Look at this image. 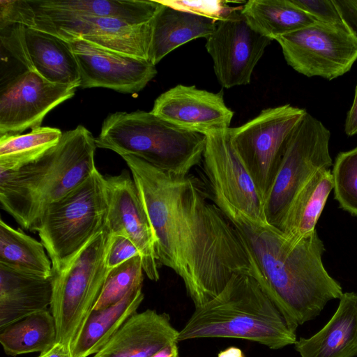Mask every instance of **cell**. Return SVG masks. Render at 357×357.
Instances as JSON below:
<instances>
[{
  "label": "cell",
  "instance_id": "cell-4",
  "mask_svg": "<svg viewBox=\"0 0 357 357\" xmlns=\"http://www.w3.org/2000/svg\"><path fill=\"white\" fill-rule=\"evenodd\" d=\"M205 337L244 339L272 349L297 340L274 302L246 274L234 275L216 297L195 308L177 342Z\"/></svg>",
  "mask_w": 357,
  "mask_h": 357
},
{
  "label": "cell",
  "instance_id": "cell-27",
  "mask_svg": "<svg viewBox=\"0 0 357 357\" xmlns=\"http://www.w3.org/2000/svg\"><path fill=\"white\" fill-rule=\"evenodd\" d=\"M41 242L0 220V264L25 274L50 278L51 260Z\"/></svg>",
  "mask_w": 357,
  "mask_h": 357
},
{
  "label": "cell",
  "instance_id": "cell-30",
  "mask_svg": "<svg viewBox=\"0 0 357 357\" xmlns=\"http://www.w3.org/2000/svg\"><path fill=\"white\" fill-rule=\"evenodd\" d=\"M143 272L140 256L110 270L93 310L109 307L119 302L132 289L142 287Z\"/></svg>",
  "mask_w": 357,
  "mask_h": 357
},
{
  "label": "cell",
  "instance_id": "cell-18",
  "mask_svg": "<svg viewBox=\"0 0 357 357\" xmlns=\"http://www.w3.org/2000/svg\"><path fill=\"white\" fill-rule=\"evenodd\" d=\"M151 112L178 128L206 136L229 128L234 116L222 93L183 84L160 94Z\"/></svg>",
  "mask_w": 357,
  "mask_h": 357
},
{
  "label": "cell",
  "instance_id": "cell-17",
  "mask_svg": "<svg viewBox=\"0 0 357 357\" xmlns=\"http://www.w3.org/2000/svg\"><path fill=\"white\" fill-rule=\"evenodd\" d=\"M108 211L107 226L112 235H122L137 248L146 275L160 278L152 227L140 199L137 186L128 171L105 176Z\"/></svg>",
  "mask_w": 357,
  "mask_h": 357
},
{
  "label": "cell",
  "instance_id": "cell-7",
  "mask_svg": "<svg viewBox=\"0 0 357 357\" xmlns=\"http://www.w3.org/2000/svg\"><path fill=\"white\" fill-rule=\"evenodd\" d=\"M105 176L96 169L81 185L49 205L37 231L51 260L52 271L65 267L107 224Z\"/></svg>",
  "mask_w": 357,
  "mask_h": 357
},
{
  "label": "cell",
  "instance_id": "cell-12",
  "mask_svg": "<svg viewBox=\"0 0 357 357\" xmlns=\"http://www.w3.org/2000/svg\"><path fill=\"white\" fill-rule=\"evenodd\" d=\"M241 9L218 21L205 45L215 76L226 89L250 84L257 63L272 41L250 26Z\"/></svg>",
  "mask_w": 357,
  "mask_h": 357
},
{
  "label": "cell",
  "instance_id": "cell-35",
  "mask_svg": "<svg viewBox=\"0 0 357 357\" xmlns=\"http://www.w3.org/2000/svg\"><path fill=\"white\" fill-rule=\"evenodd\" d=\"M349 33L357 40V0H333Z\"/></svg>",
  "mask_w": 357,
  "mask_h": 357
},
{
  "label": "cell",
  "instance_id": "cell-6",
  "mask_svg": "<svg viewBox=\"0 0 357 357\" xmlns=\"http://www.w3.org/2000/svg\"><path fill=\"white\" fill-rule=\"evenodd\" d=\"M112 236L106 224L65 267L52 271L50 312L55 321L56 342L63 344L70 353L109 273L106 259Z\"/></svg>",
  "mask_w": 357,
  "mask_h": 357
},
{
  "label": "cell",
  "instance_id": "cell-20",
  "mask_svg": "<svg viewBox=\"0 0 357 357\" xmlns=\"http://www.w3.org/2000/svg\"><path fill=\"white\" fill-rule=\"evenodd\" d=\"M339 299L336 311L320 331L295 342L301 357L357 356V294L345 292Z\"/></svg>",
  "mask_w": 357,
  "mask_h": 357
},
{
  "label": "cell",
  "instance_id": "cell-29",
  "mask_svg": "<svg viewBox=\"0 0 357 357\" xmlns=\"http://www.w3.org/2000/svg\"><path fill=\"white\" fill-rule=\"evenodd\" d=\"M62 135L59 128L40 126L26 134L0 135V172L35 162L56 146Z\"/></svg>",
  "mask_w": 357,
  "mask_h": 357
},
{
  "label": "cell",
  "instance_id": "cell-13",
  "mask_svg": "<svg viewBox=\"0 0 357 357\" xmlns=\"http://www.w3.org/2000/svg\"><path fill=\"white\" fill-rule=\"evenodd\" d=\"M33 22V28L66 41L84 40L149 61L152 20L135 24L114 17L34 15Z\"/></svg>",
  "mask_w": 357,
  "mask_h": 357
},
{
  "label": "cell",
  "instance_id": "cell-22",
  "mask_svg": "<svg viewBox=\"0 0 357 357\" xmlns=\"http://www.w3.org/2000/svg\"><path fill=\"white\" fill-rule=\"evenodd\" d=\"M37 16L114 17L140 24L151 21L161 3L149 0H27Z\"/></svg>",
  "mask_w": 357,
  "mask_h": 357
},
{
  "label": "cell",
  "instance_id": "cell-2",
  "mask_svg": "<svg viewBox=\"0 0 357 357\" xmlns=\"http://www.w3.org/2000/svg\"><path fill=\"white\" fill-rule=\"evenodd\" d=\"M227 219L248 254L252 277L293 332L319 316L328 301L341 297L340 284L323 264L325 247L316 230L294 242L273 225L258 226L241 217Z\"/></svg>",
  "mask_w": 357,
  "mask_h": 357
},
{
  "label": "cell",
  "instance_id": "cell-16",
  "mask_svg": "<svg viewBox=\"0 0 357 357\" xmlns=\"http://www.w3.org/2000/svg\"><path fill=\"white\" fill-rule=\"evenodd\" d=\"M77 59L82 89L102 87L121 93L142 91L157 74L150 61L84 40L68 41Z\"/></svg>",
  "mask_w": 357,
  "mask_h": 357
},
{
  "label": "cell",
  "instance_id": "cell-19",
  "mask_svg": "<svg viewBox=\"0 0 357 357\" xmlns=\"http://www.w3.org/2000/svg\"><path fill=\"white\" fill-rule=\"evenodd\" d=\"M168 314L146 310L132 314L93 357H151L176 342Z\"/></svg>",
  "mask_w": 357,
  "mask_h": 357
},
{
  "label": "cell",
  "instance_id": "cell-3",
  "mask_svg": "<svg viewBox=\"0 0 357 357\" xmlns=\"http://www.w3.org/2000/svg\"><path fill=\"white\" fill-rule=\"evenodd\" d=\"M96 138L83 126L63 132L59 143L23 167L0 172L2 208L34 231L47 207L81 185L96 169Z\"/></svg>",
  "mask_w": 357,
  "mask_h": 357
},
{
  "label": "cell",
  "instance_id": "cell-36",
  "mask_svg": "<svg viewBox=\"0 0 357 357\" xmlns=\"http://www.w3.org/2000/svg\"><path fill=\"white\" fill-rule=\"evenodd\" d=\"M344 132L348 136H354L357 134V84L353 103L347 114Z\"/></svg>",
  "mask_w": 357,
  "mask_h": 357
},
{
  "label": "cell",
  "instance_id": "cell-25",
  "mask_svg": "<svg viewBox=\"0 0 357 357\" xmlns=\"http://www.w3.org/2000/svg\"><path fill=\"white\" fill-rule=\"evenodd\" d=\"M142 287L132 289L117 303L93 310L71 351L72 357L96 354L135 313L144 300Z\"/></svg>",
  "mask_w": 357,
  "mask_h": 357
},
{
  "label": "cell",
  "instance_id": "cell-26",
  "mask_svg": "<svg viewBox=\"0 0 357 357\" xmlns=\"http://www.w3.org/2000/svg\"><path fill=\"white\" fill-rule=\"evenodd\" d=\"M241 13L254 30L272 40L318 22L291 0H249Z\"/></svg>",
  "mask_w": 357,
  "mask_h": 357
},
{
  "label": "cell",
  "instance_id": "cell-11",
  "mask_svg": "<svg viewBox=\"0 0 357 357\" xmlns=\"http://www.w3.org/2000/svg\"><path fill=\"white\" fill-rule=\"evenodd\" d=\"M275 40L287 64L309 77L333 79L347 73L357 60V40L348 29L319 22Z\"/></svg>",
  "mask_w": 357,
  "mask_h": 357
},
{
  "label": "cell",
  "instance_id": "cell-23",
  "mask_svg": "<svg viewBox=\"0 0 357 357\" xmlns=\"http://www.w3.org/2000/svg\"><path fill=\"white\" fill-rule=\"evenodd\" d=\"M217 22L162 4L152 19L149 61L155 66L185 43L207 38L214 31Z\"/></svg>",
  "mask_w": 357,
  "mask_h": 357
},
{
  "label": "cell",
  "instance_id": "cell-33",
  "mask_svg": "<svg viewBox=\"0 0 357 357\" xmlns=\"http://www.w3.org/2000/svg\"><path fill=\"white\" fill-rule=\"evenodd\" d=\"M318 22L347 29L333 0H291Z\"/></svg>",
  "mask_w": 357,
  "mask_h": 357
},
{
  "label": "cell",
  "instance_id": "cell-32",
  "mask_svg": "<svg viewBox=\"0 0 357 357\" xmlns=\"http://www.w3.org/2000/svg\"><path fill=\"white\" fill-rule=\"evenodd\" d=\"M160 3L181 11L199 15L215 21L226 18L243 6H231L223 0H162Z\"/></svg>",
  "mask_w": 357,
  "mask_h": 357
},
{
  "label": "cell",
  "instance_id": "cell-10",
  "mask_svg": "<svg viewBox=\"0 0 357 357\" xmlns=\"http://www.w3.org/2000/svg\"><path fill=\"white\" fill-rule=\"evenodd\" d=\"M202 160L209 196L227 218L241 217L258 226L270 225L264 201L232 147L228 129L206 135Z\"/></svg>",
  "mask_w": 357,
  "mask_h": 357
},
{
  "label": "cell",
  "instance_id": "cell-5",
  "mask_svg": "<svg viewBox=\"0 0 357 357\" xmlns=\"http://www.w3.org/2000/svg\"><path fill=\"white\" fill-rule=\"evenodd\" d=\"M206 136L178 128L151 112H117L104 120L96 146L132 155L169 174L187 175L202 160Z\"/></svg>",
  "mask_w": 357,
  "mask_h": 357
},
{
  "label": "cell",
  "instance_id": "cell-15",
  "mask_svg": "<svg viewBox=\"0 0 357 357\" xmlns=\"http://www.w3.org/2000/svg\"><path fill=\"white\" fill-rule=\"evenodd\" d=\"M78 87L52 83L26 70L18 74L1 88L0 135L40 127L47 114L72 98Z\"/></svg>",
  "mask_w": 357,
  "mask_h": 357
},
{
  "label": "cell",
  "instance_id": "cell-37",
  "mask_svg": "<svg viewBox=\"0 0 357 357\" xmlns=\"http://www.w3.org/2000/svg\"><path fill=\"white\" fill-rule=\"evenodd\" d=\"M38 357H72L70 350L63 344L56 342L47 350L41 352Z\"/></svg>",
  "mask_w": 357,
  "mask_h": 357
},
{
  "label": "cell",
  "instance_id": "cell-24",
  "mask_svg": "<svg viewBox=\"0 0 357 357\" xmlns=\"http://www.w3.org/2000/svg\"><path fill=\"white\" fill-rule=\"evenodd\" d=\"M332 190L331 170L317 171L294 197L278 229L294 242L313 233Z\"/></svg>",
  "mask_w": 357,
  "mask_h": 357
},
{
  "label": "cell",
  "instance_id": "cell-39",
  "mask_svg": "<svg viewBox=\"0 0 357 357\" xmlns=\"http://www.w3.org/2000/svg\"><path fill=\"white\" fill-rule=\"evenodd\" d=\"M218 357H245V356L240 349L236 347H230L220 351Z\"/></svg>",
  "mask_w": 357,
  "mask_h": 357
},
{
  "label": "cell",
  "instance_id": "cell-28",
  "mask_svg": "<svg viewBox=\"0 0 357 357\" xmlns=\"http://www.w3.org/2000/svg\"><path fill=\"white\" fill-rule=\"evenodd\" d=\"M56 340L54 319L50 311L33 313L0 329V342L4 352L15 356L43 352Z\"/></svg>",
  "mask_w": 357,
  "mask_h": 357
},
{
  "label": "cell",
  "instance_id": "cell-9",
  "mask_svg": "<svg viewBox=\"0 0 357 357\" xmlns=\"http://www.w3.org/2000/svg\"><path fill=\"white\" fill-rule=\"evenodd\" d=\"M306 112L289 104L269 107L242 126L228 128L232 147L264 202L275 178L287 140Z\"/></svg>",
  "mask_w": 357,
  "mask_h": 357
},
{
  "label": "cell",
  "instance_id": "cell-38",
  "mask_svg": "<svg viewBox=\"0 0 357 357\" xmlns=\"http://www.w3.org/2000/svg\"><path fill=\"white\" fill-rule=\"evenodd\" d=\"M151 357H178L177 342H172L165 346Z\"/></svg>",
  "mask_w": 357,
  "mask_h": 357
},
{
  "label": "cell",
  "instance_id": "cell-21",
  "mask_svg": "<svg viewBox=\"0 0 357 357\" xmlns=\"http://www.w3.org/2000/svg\"><path fill=\"white\" fill-rule=\"evenodd\" d=\"M52 297V275H31L0 264V329L47 310Z\"/></svg>",
  "mask_w": 357,
  "mask_h": 357
},
{
  "label": "cell",
  "instance_id": "cell-1",
  "mask_svg": "<svg viewBox=\"0 0 357 357\" xmlns=\"http://www.w3.org/2000/svg\"><path fill=\"white\" fill-rule=\"evenodd\" d=\"M126 162L152 227L157 260L182 280L195 308L236 275L253 270L238 234L192 174L164 172L132 155Z\"/></svg>",
  "mask_w": 357,
  "mask_h": 357
},
{
  "label": "cell",
  "instance_id": "cell-14",
  "mask_svg": "<svg viewBox=\"0 0 357 357\" xmlns=\"http://www.w3.org/2000/svg\"><path fill=\"white\" fill-rule=\"evenodd\" d=\"M0 32L1 47L26 70L52 83L79 87L78 63L68 41L21 24L1 26Z\"/></svg>",
  "mask_w": 357,
  "mask_h": 357
},
{
  "label": "cell",
  "instance_id": "cell-34",
  "mask_svg": "<svg viewBox=\"0 0 357 357\" xmlns=\"http://www.w3.org/2000/svg\"><path fill=\"white\" fill-rule=\"evenodd\" d=\"M137 256L140 254L130 239L122 235H113L107 254V268L110 271Z\"/></svg>",
  "mask_w": 357,
  "mask_h": 357
},
{
  "label": "cell",
  "instance_id": "cell-31",
  "mask_svg": "<svg viewBox=\"0 0 357 357\" xmlns=\"http://www.w3.org/2000/svg\"><path fill=\"white\" fill-rule=\"evenodd\" d=\"M331 173L339 207L357 217V146L337 154Z\"/></svg>",
  "mask_w": 357,
  "mask_h": 357
},
{
  "label": "cell",
  "instance_id": "cell-8",
  "mask_svg": "<svg viewBox=\"0 0 357 357\" xmlns=\"http://www.w3.org/2000/svg\"><path fill=\"white\" fill-rule=\"evenodd\" d=\"M329 130L307 112L289 135L265 199L268 222L278 227L298 192L317 171L330 169Z\"/></svg>",
  "mask_w": 357,
  "mask_h": 357
}]
</instances>
